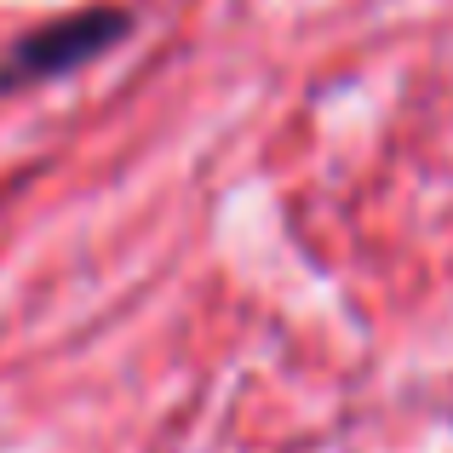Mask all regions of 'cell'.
I'll return each mask as SVG.
<instances>
[{
    "label": "cell",
    "mask_w": 453,
    "mask_h": 453,
    "mask_svg": "<svg viewBox=\"0 0 453 453\" xmlns=\"http://www.w3.org/2000/svg\"><path fill=\"white\" fill-rule=\"evenodd\" d=\"M133 29H138V18L127 6H110V0L35 23V29H23L18 41L6 46V58H0V98H6V92H23V87L64 81V75H75V69L98 64V58H110L121 41H133Z\"/></svg>",
    "instance_id": "1"
}]
</instances>
